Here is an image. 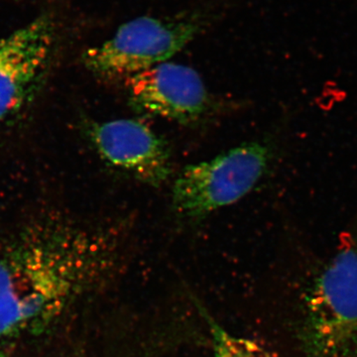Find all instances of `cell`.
Wrapping results in <instances>:
<instances>
[{"label": "cell", "instance_id": "cell-5", "mask_svg": "<svg viewBox=\"0 0 357 357\" xmlns=\"http://www.w3.org/2000/svg\"><path fill=\"white\" fill-rule=\"evenodd\" d=\"M55 40V24L46 15L0 38V132L40 86Z\"/></svg>", "mask_w": 357, "mask_h": 357}, {"label": "cell", "instance_id": "cell-8", "mask_svg": "<svg viewBox=\"0 0 357 357\" xmlns=\"http://www.w3.org/2000/svg\"><path fill=\"white\" fill-rule=\"evenodd\" d=\"M213 351L210 357H278L255 340L211 326Z\"/></svg>", "mask_w": 357, "mask_h": 357}, {"label": "cell", "instance_id": "cell-3", "mask_svg": "<svg viewBox=\"0 0 357 357\" xmlns=\"http://www.w3.org/2000/svg\"><path fill=\"white\" fill-rule=\"evenodd\" d=\"M274 155L273 143L255 141L185 167L174 183V211L185 220H201L236 204L261 180Z\"/></svg>", "mask_w": 357, "mask_h": 357}, {"label": "cell", "instance_id": "cell-4", "mask_svg": "<svg viewBox=\"0 0 357 357\" xmlns=\"http://www.w3.org/2000/svg\"><path fill=\"white\" fill-rule=\"evenodd\" d=\"M198 22L142 17L124 23L112 38L84 52V67L102 79L128 77L166 63L196 38Z\"/></svg>", "mask_w": 357, "mask_h": 357}, {"label": "cell", "instance_id": "cell-2", "mask_svg": "<svg viewBox=\"0 0 357 357\" xmlns=\"http://www.w3.org/2000/svg\"><path fill=\"white\" fill-rule=\"evenodd\" d=\"M301 297L305 357H357V215L332 255L318 259Z\"/></svg>", "mask_w": 357, "mask_h": 357}, {"label": "cell", "instance_id": "cell-6", "mask_svg": "<svg viewBox=\"0 0 357 357\" xmlns=\"http://www.w3.org/2000/svg\"><path fill=\"white\" fill-rule=\"evenodd\" d=\"M86 135L107 164L136 180L158 187L170 178L168 145L142 122L126 119L89 122Z\"/></svg>", "mask_w": 357, "mask_h": 357}, {"label": "cell", "instance_id": "cell-1", "mask_svg": "<svg viewBox=\"0 0 357 357\" xmlns=\"http://www.w3.org/2000/svg\"><path fill=\"white\" fill-rule=\"evenodd\" d=\"M115 237L64 220L23 229L0 253V337L38 332L114 264Z\"/></svg>", "mask_w": 357, "mask_h": 357}, {"label": "cell", "instance_id": "cell-9", "mask_svg": "<svg viewBox=\"0 0 357 357\" xmlns=\"http://www.w3.org/2000/svg\"><path fill=\"white\" fill-rule=\"evenodd\" d=\"M0 357H6V356H4L3 354H2L1 351H0Z\"/></svg>", "mask_w": 357, "mask_h": 357}, {"label": "cell", "instance_id": "cell-7", "mask_svg": "<svg viewBox=\"0 0 357 357\" xmlns=\"http://www.w3.org/2000/svg\"><path fill=\"white\" fill-rule=\"evenodd\" d=\"M126 79L129 102L142 114L187 124L204 116L211 105L203 79L188 66L166 62Z\"/></svg>", "mask_w": 357, "mask_h": 357}]
</instances>
